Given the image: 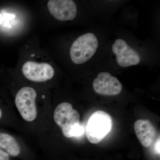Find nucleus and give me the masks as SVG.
Masks as SVG:
<instances>
[{
  "mask_svg": "<svg viewBox=\"0 0 160 160\" xmlns=\"http://www.w3.org/2000/svg\"><path fill=\"white\" fill-rule=\"evenodd\" d=\"M53 118L65 137H78L84 133L85 130L80 122L79 113L73 109L70 103L63 102L59 104L55 109Z\"/></svg>",
  "mask_w": 160,
  "mask_h": 160,
  "instance_id": "f257e3e1",
  "label": "nucleus"
},
{
  "mask_svg": "<svg viewBox=\"0 0 160 160\" xmlns=\"http://www.w3.org/2000/svg\"><path fill=\"white\" fill-rule=\"evenodd\" d=\"M98 40L92 32L82 35L76 39L70 47L69 54L72 62L76 65L84 64L91 59L97 51Z\"/></svg>",
  "mask_w": 160,
  "mask_h": 160,
  "instance_id": "f03ea898",
  "label": "nucleus"
},
{
  "mask_svg": "<svg viewBox=\"0 0 160 160\" xmlns=\"http://www.w3.org/2000/svg\"><path fill=\"white\" fill-rule=\"evenodd\" d=\"M112 119L105 112H95L89 118L86 126L87 139L90 143L96 144L100 142L111 131Z\"/></svg>",
  "mask_w": 160,
  "mask_h": 160,
  "instance_id": "7ed1b4c3",
  "label": "nucleus"
},
{
  "mask_svg": "<svg viewBox=\"0 0 160 160\" xmlns=\"http://www.w3.org/2000/svg\"><path fill=\"white\" fill-rule=\"evenodd\" d=\"M37 96L36 91L30 87H23L16 96V106L22 117L26 122H32L37 117L36 105Z\"/></svg>",
  "mask_w": 160,
  "mask_h": 160,
  "instance_id": "20e7f679",
  "label": "nucleus"
},
{
  "mask_svg": "<svg viewBox=\"0 0 160 160\" xmlns=\"http://www.w3.org/2000/svg\"><path fill=\"white\" fill-rule=\"evenodd\" d=\"M112 50L115 55L118 65L122 68L136 66L141 62V57L138 51L122 39L118 38L115 41L112 46Z\"/></svg>",
  "mask_w": 160,
  "mask_h": 160,
  "instance_id": "39448f33",
  "label": "nucleus"
},
{
  "mask_svg": "<svg viewBox=\"0 0 160 160\" xmlns=\"http://www.w3.org/2000/svg\"><path fill=\"white\" fill-rule=\"evenodd\" d=\"M92 87L97 93L106 96L118 95L122 89V86L119 80L106 72L98 74L93 80Z\"/></svg>",
  "mask_w": 160,
  "mask_h": 160,
  "instance_id": "423d86ee",
  "label": "nucleus"
},
{
  "mask_svg": "<svg viewBox=\"0 0 160 160\" xmlns=\"http://www.w3.org/2000/svg\"><path fill=\"white\" fill-rule=\"evenodd\" d=\"M22 72L29 81L43 82L51 79L54 75L53 67L47 63H38L27 61L23 64Z\"/></svg>",
  "mask_w": 160,
  "mask_h": 160,
  "instance_id": "0eeeda50",
  "label": "nucleus"
},
{
  "mask_svg": "<svg viewBox=\"0 0 160 160\" xmlns=\"http://www.w3.org/2000/svg\"><path fill=\"white\" fill-rule=\"evenodd\" d=\"M47 7L52 15L61 22L72 21L77 14L76 4L72 0H50Z\"/></svg>",
  "mask_w": 160,
  "mask_h": 160,
  "instance_id": "6e6552de",
  "label": "nucleus"
},
{
  "mask_svg": "<svg viewBox=\"0 0 160 160\" xmlns=\"http://www.w3.org/2000/svg\"><path fill=\"white\" fill-rule=\"evenodd\" d=\"M134 129L138 139L144 147L152 145L156 137L157 131L152 123L147 119H139L134 123Z\"/></svg>",
  "mask_w": 160,
  "mask_h": 160,
  "instance_id": "1a4fd4ad",
  "label": "nucleus"
},
{
  "mask_svg": "<svg viewBox=\"0 0 160 160\" xmlns=\"http://www.w3.org/2000/svg\"><path fill=\"white\" fill-rule=\"evenodd\" d=\"M0 148L12 157H16L21 153L17 141L11 135L4 132L0 131Z\"/></svg>",
  "mask_w": 160,
  "mask_h": 160,
  "instance_id": "9d476101",
  "label": "nucleus"
},
{
  "mask_svg": "<svg viewBox=\"0 0 160 160\" xmlns=\"http://www.w3.org/2000/svg\"><path fill=\"white\" fill-rule=\"evenodd\" d=\"M0 160H10V156L0 148Z\"/></svg>",
  "mask_w": 160,
  "mask_h": 160,
  "instance_id": "9b49d317",
  "label": "nucleus"
},
{
  "mask_svg": "<svg viewBox=\"0 0 160 160\" xmlns=\"http://www.w3.org/2000/svg\"><path fill=\"white\" fill-rule=\"evenodd\" d=\"M155 149L156 152L158 154H160V138H159L157 142L156 143L155 145Z\"/></svg>",
  "mask_w": 160,
  "mask_h": 160,
  "instance_id": "f8f14e48",
  "label": "nucleus"
},
{
  "mask_svg": "<svg viewBox=\"0 0 160 160\" xmlns=\"http://www.w3.org/2000/svg\"><path fill=\"white\" fill-rule=\"evenodd\" d=\"M3 116V112L2 111V108L0 107V121L2 120V118Z\"/></svg>",
  "mask_w": 160,
  "mask_h": 160,
  "instance_id": "ddd939ff",
  "label": "nucleus"
}]
</instances>
